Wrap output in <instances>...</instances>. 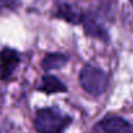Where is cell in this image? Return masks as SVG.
Returning a JSON list of instances; mask_svg holds the SVG:
<instances>
[{
  "mask_svg": "<svg viewBox=\"0 0 133 133\" xmlns=\"http://www.w3.org/2000/svg\"><path fill=\"white\" fill-rule=\"evenodd\" d=\"M71 124V118L53 107L38 110L34 125L39 133H63Z\"/></svg>",
  "mask_w": 133,
  "mask_h": 133,
  "instance_id": "cell-1",
  "label": "cell"
},
{
  "mask_svg": "<svg viewBox=\"0 0 133 133\" xmlns=\"http://www.w3.org/2000/svg\"><path fill=\"white\" fill-rule=\"evenodd\" d=\"M69 62V57L62 53H49L42 61V66L44 70H58L63 67Z\"/></svg>",
  "mask_w": 133,
  "mask_h": 133,
  "instance_id": "cell-8",
  "label": "cell"
},
{
  "mask_svg": "<svg viewBox=\"0 0 133 133\" xmlns=\"http://www.w3.org/2000/svg\"><path fill=\"white\" fill-rule=\"evenodd\" d=\"M82 16L79 12H76L71 5L66 4V3H61L57 5V9H56V17L58 18H62L70 23H74V25H78L82 22Z\"/></svg>",
  "mask_w": 133,
  "mask_h": 133,
  "instance_id": "cell-7",
  "label": "cell"
},
{
  "mask_svg": "<svg viewBox=\"0 0 133 133\" xmlns=\"http://www.w3.org/2000/svg\"><path fill=\"white\" fill-rule=\"evenodd\" d=\"M18 3H19V0H0V4L6 8H14Z\"/></svg>",
  "mask_w": 133,
  "mask_h": 133,
  "instance_id": "cell-9",
  "label": "cell"
},
{
  "mask_svg": "<svg viewBox=\"0 0 133 133\" xmlns=\"http://www.w3.org/2000/svg\"><path fill=\"white\" fill-rule=\"evenodd\" d=\"M83 26H84V32L90 36V38H96V39H99L105 43L109 42V34L107 31L99 25V22L96 21V18H93L92 16L88 14H83L82 16V22Z\"/></svg>",
  "mask_w": 133,
  "mask_h": 133,
  "instance_id": "cell-4",
  "label": "cell"
},
{
  "mask_svg": "<svg viewBox=\"0 0 133 133\" xmlns=\"http://www.w3.org/2000/svg\"><path fill=\"white\" fill-rule=\"evenodd\" d=\"M79 80L84 90H87L92 96H99L105 93V90L107 89V85H109L107 74L99 67H96L89 63L82 69Z\"/></svg>",
  "mask_w": 133,
  "mask_h": 133,
  "instance_id": "cell-2",
  "label": "cell"
},
{
  "mask_svg": "<svg viewBox=\"0 0 133 133\" xmlns=\"http://www.w3.org/2000/svg\"><path fill=\"white\" fill-rule=\"evenodd\" d=\"M39 90L45 92L48 94H52V93H65L67 88L66 85L56 76L53 75H44L42 78V84L38 87Z\"/></svg>",
  "mask_w": 133,
  "mask_h": 133,
  "instance_id": "cell-6",
  "label": "cell"
},
{
  "mask_svg": "<svg viewBox=\"0 0 133 133\" xmlns=\"http://www.w3.org/2000/svg\"><path fill=\"white\" fill-rule=\"evenodd\" d=\"M19 62L21 57L17 50L8 46L3 48L0 52V78L3 80H8L16 71Z\"/></svg>",
  "mask_w": 133,
  "mask_h": 133,
  "instance_id": "cell-3",
  "label": "cell"
},
{
  "mask_svg": "<svg viewBox=\"0 0 133 133\" xmlns=\"http://www.w3.org/2000/svg\"><path fill=\"white\" fill-rule=\"evenodd\" d=\"M101 128L105 133H133L132 125L120 116H107L102 119Z\"/></svg>",
  "mask_w": 133,
  "mask_h": 133,
  "instance_id": "cell-5",
  "label": "cell"
}]
</instances>
